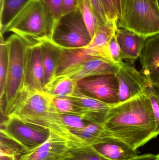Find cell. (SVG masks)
<instances>
[{
  "label": "cell",
  "instance_id": "1",
  "mask_svg": "<svg viewBox=\"0 0 159 160\" xmlns=\"http://www.w3.org/2000/svg\"><path fill=\"white\" fill-rule=\"evenodd\" d=\"M103 126L109 135L135 150L159 135L151 102L145 93L113 105Z\"/></svg>",
  "mask_w": 159,
  "mask_h": 160
},
{
  "label": "cell",
  "instance_id": "2",
  "mask_svg": "<svg viewBox=\"0 0 159 160\" xmlns=\"http://www.w3.org/2000/svg\"><path fill=\"white\" fill-rule=\"evenodd\" d=\"M54 29L52 16L42 0H30L7 24L1 36L11 32L29 46L51 40Z\"/></svg>",
  "mask_w": 159,
  "mask_h": 160
},
{
  "label": "cell",
  "instance_id": "3",
  "mask_svg": "<svg viewBox=\"0 0 159 160\" xmlns=\"http://www.w3.org/2000/svg\"><path fill=\"white\" fill-rule=\"evenodd\" d=\"M119 28L147 38L159 33V7L151 0H121Z\"/></svg>",
  "mask_w": 159,
  "mask_h": 160
},
{
  "label": "cell",
  "instance_id": "4",
  "mask_svg": "<svg viewBox=\"0 0 159 160\" xmlns=\"http://www.w3.org/2000/svg\"><path fill=\"white\" fill-rule=\"evenodd\" d=\"M8 51V67L4 97L1 102V112L7 117L18 95L24 87L25 56L29 45L13 33L6 40Z\"/></svg>",
  "mask_w": 159,
  "mask_h": 160
},
{
  "label": "cell",
  "instance_id": "5",
  "mask_svg": "<svg viewBox=\"0 0 159 160\" xmlns=\"http://www.w3.org/2000/svg\"><path fill=\"white\" fill-rule=\"evenodd\" d=\"M91 37L78 8L63 15L53 30L51 40L65 48H85Z\"/></svg>",
  "mask_w": 159,
  "mask_h": 160
},
{
  "label": "cell",
  "instance_id": "6",
  "mask_svg": "<svg viewBox=\"0 0 159 160\" xmlns=\"http://www.w3.org/2000/svg\"><path fill=\"white\" fill-rule=\"evenodd\" d=\"M50 133L44 127L16 117L7 118L1 123V134L17 143L25 152L42 145L47 141Z\"/></svg>",
  "mask_w": 159,
  "mask_h": 160
},
{
  "label": "cell",
  "instance_id": "7",
  "mask_svg": "<svg viewBox=\"0 0 159 160\" xmlns=\"http://www.w3.org/2000/svg\"><path fill=\"white\" fill-rule=\"evenodd\" d=\"M52 98L44 91H32L24 87L18 95L7 118L16 117L28 121L44 116L49 111Z\"/></svg>",
  "mask_w": 159,
  "mask_h": 160
},
{
  "label": "cell",
  "instance_id": "8",
  "mask_svg": "<svg viewBox=\"0 0 159 160\" xmlns=\"http://www.w3.org/2000/svg\"><path fill=\"white\" fill-rule=\"evenodd\" d=\"M77 88L89 97L110 105L119 102L118 84L115 75L85 78L77 82Z\"/></svg>",
  "mask_w": 159,
  "mask_h": 160
},
{
  "label": "cell",
  "instance_id": "9",
  "mask_svg": "<svg viewBox=\"0 0 159 160\" xmlns=\"http://www.w3.org/2000/svg\"><path fill=\"white\" fill-rule=\"evenodd\" d=\"M115 76L118 84L119 102L144 94L149 83L143 73L129 63L123 62L120 64Z\"/></svg>",
  "mask_w": 159,
  "mask_h": 160
},
{
  "label": "cell",
  "instance_id": "10",
  "mask_svg": "<svg viewBox=\"0 0 159 160\" xmlns=\"http://www.w3.org/2000/svg\"><path fill=\"white\" fill-rule=\"evenodd\" d=\"M24 77V87L28 90L44 91V71L40 44L26 48Z\"/></svg>",
  "mask_w": 159,
  "mask_h": 160
},
{
  "label": "cell",
  "instance_id": "11",
  "mask_svg": "<svg viewBox=\"0 0 159 160\" xmlns=\"http://www.w3.org/2000/svg\"><path fill=\"white\" fill-rule=\"evenodd\" d=\"M70 148L69 141L51 132L46 142L35 149L23 153L17 160H66Z\"/></svg>",
  "mask_w": 159,
  "mask_h": 160
},
{
  "label": "cell",
  "instance_id": "12",
  "mask_svg": "<svg viewBox=\"0 0 159 160\" xmlns=\"http://www.w3.org/2000/svg\"><path fill=\"white\" fill-rule=\"evenodd\" d=\"M66 98L76 103L82 110L81 118L92 123L103 125L106 121L112 105L89 97L76 88Z\"/></svg>",
  "mask_w": 159,
  "mask_h": 160
},
{
  "label": "cell",
  "instance_id": "13",
  "mask_svg": "<svg viewBox=\"0 0 159 160\" xmlns=\"http://www.w3.org/2000/svg\"><path fill=\"white\" fill-rule=\"evenodd\" d=\"M120 64L101 57L89 59L72 68L62 75H66L77 82L89 77L102 75H115Z\"/></svg>",
  "mask_w": 159,
  "mask_h": 160
},
{
  "label": "cell",
  "instance_id": "14",
  "mask_svg": "<svg viewBox=\"0 0 159 160\" xmlns=\"http://www.w3.org/2000/svg\"><path fill=\"white\" fill-rule=\"evenodd\" d=\"M90 146L109 160H131L138 156L136 150L110 135H106Z\"/></svg>",
  "mask_w": 159,
  "mask_h": 160
},
{
  "label": "cell",
  "instance_id": "15",
  "mask_svg": "<svg viewBox=\"0 0 159 160\" xmlns=\"http://www.w3.org/2000/svg\"><path fill=\"white\" fill-rule=\"evenodd\" d=\"M139 58L148 81L159 82V33L146 38Z\"/></svg>",
  "mask_w": 159,
  "mask_h": 160
},
{
  "label": "cell",
  "instance_id": "16",
  "mask_svg": "<svg viewBox=\"0 0 159 160\" xmlns=\"http://www.w3.org/2000/svg\"><path fill=\"white\" fill-rule=\"evenodd\" d=\"M118 43L120 47L122 60L133 64L140 58L146 38L123 28H118L116 32Z\"/></svg>",
  "mask_w": 159,
  "mask_h": 160
},
{
  "label": "cell",
  "instance_id": "17",
  "mask_svg": "<svg viewBox=\"0 0 159 160\" xmlns=\"http://www.w3.org/2000/svg\"><path fill=\"white\" fill-rule=\"evenodd\" d=\"M118 28L117 20H107L101 23L90 43L85 48L96 51L102 57L113 62L109 54L108 45Z\"/></svg>",
  "mask_w": 159,
  "mask_h": 160
},
{
  "label": "cell",
  "instance_id": "18",
  "mask_svg": "<svg viewBox=\"0 0 159 160\" xmlns=\"http://www.w3.org/2000/svg\"><path fill=\"white\" fill-rule=\"evenodd\" d=\"M95 57H102L96 51L86 48H63L56 76L63 75L75 67Z\"/></svg>",
  "mask_w": 159,
  "mask_h": 160
},
{
  "label": "cell",
  "instance_id": "19",
  "mask_svg": "<svg viewBox=\"0 0 159 160\" xmlns=\"http://www.w3.org/2000/svg\"><path fill=\"white\" fill-rule=\"evenodd\" d=\"M40 44L42 50L45 86L56 77L63 48L51 40H45Z\"/></svg>",
  "mask_w": 159,
  "mask_h": 160
},
{
  "label": "cell",
  "instance_id": "20",
  "mask_svg": "<svg viewBox=\"0 0 159 160\" xmlns=\"http://www.w3.org/2000/svg\"><path fill=\"white\" fill-rule=\"evenodd\" d=\"M77 82L66 76L54 77L45 86L44 91L52 97L66 98L76 89Z\"/></svg>",
  "mask_w": 159,
  "mask_h": 160
},
{
  "label": "cell",
  "instance_id": "21",
  "mask_svg": "<svg viewBox=\"0 0 159 160\" xmlns=\"http://www.w3.org/2000/svg\"><path fill=\"white\" fill-rule=\"evenodd\" d=\"M30 0H0L1 33Z\"/></svg>",
  "mask_w": 159,
  "mask_h": 160
},
{
  "label": "cell",
  "instance_id": "22",
  "mask_svg": "<svg viewBox=\"0 0 159 160\" xmlns=\"http://www.w3.org/2000/svg\"><path fill=\"white\" fill-rule=\"evenodd\" d=\"M77 8L92 38L100 23L89 0H79Z\"/></svg>",
  "mask_w": 159,
  "mask_h": 160
},
{
  "label": "cell",
  "instance_id": "23",
  "mask_svg": "<svg viewBox=\"0 0 159 160\" xmlns=\"http://www.w3.org/2000/svg\"><path fill=\"white\" fill-rule=\"evenodd\" d=\"M66 160H109L97 153L90 146L71 145Z\"/></svg>",
  "mask_w": 159,
  "mask_h": 160
},
{
  "label": "cell",
  "instance_id": "24",
  "mask_svg": "<svg viewBox=\"0 0 159 160\" xmlns=\"http://www.w3.org/2000/svg\"><path fill=\"white\" fill-rule=\"evenodd\" d=\"M8 67V51L6 40L1 36L0 47V97L1 102L4 97Z\"/></svg>",
  "mask_w": 159,
  "mask_h": 160
},
{
  "label": "cell",
  "instance_id": "25",
  "mask_svg": "<svg viewBox=\"0 0 159 160\" xmlns=\"http://www.w3.org/2000/svg\"><path fill=\"white\" fill-rule=\"evenodd\" d=\"M52 103L59 112L82 117L80 107L69 98L53 97Z\"/></svg>",
  "mask_w": 159,
  "mask_h": 160
},
{
  "label": "cell",
  "instance_id": "26",
  "mask_svg": "<svg viewBox=\"0 0 159 160\" xmlns=\"http://www.w3.org/2000/svg\"><path fill=\"white\" fill-rule=\"evenodd\" d=\"M145 94L151 102L159 133V82H149Z\"/></svg>",
  "mask_w": 159,
  "mask_h": 160
},
{
  "label": "cell",
  "instance_id": "27",
  "mask_svg": "<svg viewBox=\"0 0 159 160\" xmlns=\"http://www.w3.org/2000/svg\"><path fill=\"white\" fill-rule=\"evenodd\" d=\"M25 153L17 143L1 134V155H13L17 158Z\"/></svg>",
  "mask_w": 159,
  "mask_h": 160
},
{
  "label": "cell",
  "instance_id": "28",
  "mask_svg": "<svg viewBox=\"0 0 159 160\" xmlns=\"http://www.w3.org/2000/svg\"><path fill=\"white\" fill-rule=\"evenodd\" d=\"M50 12L53 19L54 28L63 16V0H42Z\"/></svg>",
  "mask_w": 159,
  "mask_h": 160
},
{
  "label": "cell",
  "instance_id": "29",
  "mask_svg": "<svg viewBox=\"0 0 159 160\" xmlns=\"http://www.w3.org/2000/svg\"><path fill=\"white\" fill-rule=\"evenodd\" d=\"M109 54L112 61L115 63L120 65L123 62L120 47L117 40L116 34L110 40L108 45Z\"/></svg>",
  "mask_w": 159,
  "mask_h": 160
},
{
  "label": "cell",
  "instance_id": "30",
  "mask_svg": "<svg viewBox=\"0 0 159 160\" xmlns=\"http://www.w3.org/2000/svg\"><path fill=\"white\" fill-rule=\"evenodd\" d=\"M106 18L108 20H117V15L115 9L113 0H101Z\"/></svg>",
  "mask_w": 159,
  "mask_h": 160
},
{
  "label": "cell",
  "instance_id": "31",
  "mask_svg": "<svg viewBox=\"0 0 159 160\" xmlns=\"http://www.w3.org/2000/svg\"><path fill=\"white\" fill-rule=\"evenodd\" d=\"M100 24L107 20L101 0H89Z\"/></svg>",
  "mask_w": 159,
  "mask_h": 160
},
{
  "label": "cell",
  "instance_id": "32",
  "mask_svg": "<svg viewBox=\"0 0 159 160\" xmlns=\"http://www.w3.org/2000/svg\"><path fill=\"white\" fill-rule=\"evenodd\" d=\"M79 0H63V15L77 9Z\"/></svg>",
  "mask_w": 159,
  "mask_h": 160
},
{
  "label": "cell",
  "instance_id": "33",
  "mask_svg": "<svg viewBox=\"0 0 159 160\" xmlns=\"http://www.w3.org/2000/svg\"><path fill=\"white\" fill-rule=\"evenodd\" d=\"M113 1L118 18V20H119L121 16V0H113Z\"/></svg>",
  "mask_w": 159,
  "mask_h": 160
},
{
  "label": "cell",
  "instance_id": "34",
  "mask_svg": "<svg viewBox=\"0 0 159 160\" xmlns=\"http://www.w3.org/2000/svg\"><path fill=\"white\" fill-rule=\"evenodd\" d=\"M157 155L154 154H145V155L138 156L131 160H155L157 158Z\"/></svg>",
  "mask_w": 159,
  "mask_h": 160
},
{
  "label": "cell",
  "instance_id": "35",
  "mask_svg": "<svg viewBox=\"0 0 159 160\" xmlns=\"http://www.w3.org/2000/svg\"><path fill=\"white\" fill-rule=\"evenodd\" d=\"M0 160H17V158L13 155L2 154L0 157Z\"/></svg>",
  "mask_w": 159,
  "mask_h": 160
},
{
  "label": "cell",
  "instance_id": "36",
  "mask_svg": "<svg viewBox=\"0 0 159 160\" xmlns=\"http://www.w3.org/2000/svg\"><path fill=\"white\" fill-rule=\"evenodd\" d=\"M159 160V154L157 155V158H156V160Z\"/></svg>",
  "mask_w": 159,
  "mask_h": 160
},
{
  "label": "cell",
  "instance_id": "37",
  "mask_svg": "<svg viewBox=\"0 0 159 160\" xmlns=\"http://www.w3.org/2000/svg\"><path fill=\"white\" fill-rule=\"evenodd\" d=\"M151 1H153V2L156 3L158 4L157 0H151Z\"/></svg>",
  "mask_w": 159,
  "mask_h": 160
},
{
  "label": "cell",
  "instance_id": "38",
  "mask_svg": "<svg viewBox=\"0 0 159 160\" xmlns=\"http://www.w3.org/2000/svg\"><path fill=\"white\" fill-rule=\"evenodd\" d=\"M158 2V5L159 7V0H157Z\"/></svg>",
  "mask_w": 159,
  "mask_h": 160
}]
</instances>
